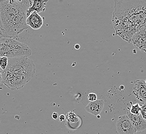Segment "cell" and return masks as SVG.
<instances>
[{
	"label": "cell",
	"mask_w": 146,
	"mask_h": 134,
	"mask_svg": "<svg viewBox=\"0 0 146 134\" xmlns=\"http://www.w3.org/2000/svg\"><path fill=\"white\" fill-rule=\"evenodd\" d=\"M114 9L115 34L131 43L135 34L146 26V0H115Z\"/></svg>",
	"instance_id": "cell-1"
},
{
	"label": "cell",
	"mask_w": 146,
	"mask_h": 134,
	"mask_svg": "<svg viewBox=\"0 0 146 134\" xmlns=\"http://www.w3.org/2000/svg\"><path fill=\"white\" fill-rule=\"evenodd\" d=\"M30 0L0 1V23L6 37L15 39L28 28L27 11Z\"/></svg>",
	"instance_id": "cell-2"
},
{
	"label": "cell",
	"mask_w": 146,
	"mask_h": 134,
	"mask_svg": "<svg viewBox=\"0 0 146 134\" xmlns=\"http://www.w3.org/2000/svg\"><path fill=\"white\" fill-rule=\"evenodd\" d=\"M35 71L34 62L28 57L9 58L7 67L2 73V83L9 89H20L34 77Z\"/></svg>",
	"instance_id": "cell-3"
},
{
	"label": "cell",
	"mask_w": 146,
	"mask_h": 134,
	"mask_svg": "<svg viewBox=\"0 0 146 134\" xmlns=\"http://www.w3.org/2000/svg\"><path fill=\"white\" fill-rule=\"evenodd\" d=\"M32 55V51L26 44L8 37L0 38V57L9 58L28 57Z\"/></svg>",
	"instance_id": "cell-4"
},
{
	"label": "cell",
	"mask_w": 146,
	"mask_h": 134,
	"mask_svg": "<svg viewBox=\"0 0 146 134\" xmlns=\"http://www.w3.org/2000/svg\"><path fill=\"white\" fill-rule=\"evenodd\" d=\"M116 128L119 134H137V131L127 115L118 118Z\"/></svg>",
	"instance_id": "cell-5"
},
{
	"label": "cell",
	"mask_w": 146,
	"mask_h": 134,
	"mask_svg": "<svg viewBox=\"0 0 146 134\" xmlns=\"http://www.w3.org/2000/svg\"><path fill=\"white\" fill-rule=\"evenodd\" d=\"M134 86L133 94L138 100L143 104H146V87L145 81L143 79L136 80L134 81Z\"/></svg>",
	"instance_id": "cell-6"
},
{
	"label": "cell",
	"mask_w": 146,
	"mask_h": 134,
	"mask_svg": "<svg viewBox=\"0 0 146 134\" xmlns=\"http://www.w3.org/2000/svg\"><path fill=\"white\" fill-rule=\"evenodd\" d=\"M145 27L141 28L139 31H138L133 36L131 41V43H132L136 48H137L143 52L144 51L146 43Z\"/></svg>",
	"instance_id": "cell-7"
},
{
	"label": "cell",
	"mask_w": 146,
	"mask_h": 134,
	"mask_svg": "<svg viewBox=\"0 0 146 134\" xmlns=\"http://www.w3.org/2000/svg\"><path fill=\"white\" fill-rule=\"evenodd\" d=\"M127 116L137 131H142L146 129V120H144L141 114L137 115H133L129 111L127 112Z\"/></svg>",
	"instance_id": "cell-8"
},
{
	"label": "cell",
	"mask_w": 146,
	"mask_h": 134,
	"mask_svg": "<svg viewBox=\"0 0 146 134\" xmlns=\"http://www.w3.org/2000/svg\"><path fill=\"white\" fill-rule=\"evenodd\" d=\"M104 100L100 99L94 102H90L86 106L85 109L88 112L93 116H98L102 112L104 108Z\"/></svg>",
	"instance_id": "cell-9"
},
{
	"label": "cell",
	"mask_w": 146,
	"mask_h": 134,
	"mask_svg": "<svg viewBox=\"0 0 146 134\" xmlns=\"http://www.w3.org/2000/svg\"><path fill=\"white\" fill-rule=\"evenodd\" d=\"M43 24V19L36 11L33 12L27 19V25L34 30H39Z\"/></svg>",
	"instance_id": "cell-10"
},
{
	"label": "cell",
	"mask_w": 146,
	"mask_h": 134,
	"mask_svg": "<svg viewBox=\"0 0 146 134\" xmlns=\"http://www.w3.org/2000/svg\"><path fill=\"white\" fill-rule=\"evenodd\" d=\"M48 2L47 0L32 1V5L27 11V18L34 11H36L38 14L39 12H44L46 10V6Z\"/></svg>",
	"instance_id": "cell-11"
},
{
	"label": "cell",
	"mask_w": 146,
	"mask_h": 134,
	"mask_svg": "<svg viewBox=\"0 0 146 134\" xmlns=\"http://www.w3.org/2000/svg\"><path fill=\"white\" fill-rule=\"evenodd\" d=\"M65 118L70 123H76L78 121V116L72 111L68 112L65 116Z\"/></svg>",
	"instance_id": "cell-12"
},
{
	"label": "cell",
	"mask_w": 146,
	"mask_h": 134,
	"mask_svg": "<svg viewBox=\"0 0 146 134\" xmlns=\"http://www.w3.org/2000/svg\"><path fill=\"white\" fill-rule=\"evenodd\" d=\"M131 107L129 109V112L133 115H137L141 114V107L138 103L133 104L132 102H130Z\"/></svg>",
	"instance_id": "cell-13"
},
{
	"label": "cell",
	"mask_w": 146,
	"mask_h": 134,
	"mask_svg": "<svg viewBox=\"0 0 146 134\" xmlns=\"http://www.w3.org/2000/svg\"><path fill=\"white\" fill-rule=\"evenodd\" d=\"M9 63V58L5 57H0V67L4 71L5 70L6 67H7Z\"/></svg>",
	"instance_id": "cell-14"
},
{
	"label": "cell",
	"mask_w": 146,
	"mask_h": 134,
	"mask_svg": "<svg viewBox=\"0 0 146 134\" xmlns=\"http://www.w3.org/2000/svg\"><path fill=\"white\" fill-rule=\"evenodd\" d=\"M88 100L90 101V102H94L98 100V97L96 93H90L88 96Z\"/></svg>",
	"instance_id": "cell-15"
},
{
	"label": "cell",
	"mask_w": 146,
	"mask_h": 134,
	"mask_svg": "<svg viewBox=\"0 0 146 134\" xmlns=\"http://www.w3.org/2000/svg\"><path fill=\"white\" fill-rule=\"evenodd\" d=\"M141 114L144 120H146V104H143L141 107Z\"/></svg>",
	"instance_id": "cell-16"
},
{
	"label": "cell",
	"mask_w": 146,
	"mask_h": 134,
	"mask_svg": "<svg viewBox=\"0 0 146 134\" xmlns=\"http://www.w3.org/2000/svg\"><path fill=\"white\" fill-rule=\"evenodd\" d=\"M52 118L54 119V120H57L58 118H59L58 113H56V112H54V113L52 114Z\"/></svg>",
	"instance_id": "cell-17"
},
{
	"label": "cell",
	"mask_w": 146,
	"mask_h": 134,
	"mask_svg": "<svg viewBox=\"0 0 146 134\" xmlns=\"http://www.w3.org/2000/svg\"><path fill=\"white\" fill-rule=\"evenodd\" d=\"M59 120H60V122H63V121H64L65 119H66L65 118V116L64 115H61L60 116V117H59Z\"/></svg>",
	"instance_id": "cell-18"
},
{
	"label": "cell",
	"mask_w": 146,
	"mask_h": 134,
	"mask_svg": "<svg viewBox=\"0 0 146 134\" xmlns=\"http://www.w3.org/2000/svg\"><path fill=\"white\" fill-rule=\"evenodd\" d=\"M1 37H6L5 36V35L4 34V33H3V31H2V28H1V24H0V38Z\"/></svg>",
	"instance_id": "cell-19"
},
{
	"label": "cell",
	"mask_w": 146,
	"mask_h": 134,
	"mask_svg": "<svg viewBox=\"0 0 146 134\" xmlns=\"http://www.w3.org/2000/svg\"><path fill=\"white\" fill-rule=\"evenodd\" d=\"M80 48V45H78V44H77V45H75V49L76 50H79Z\"/></svg>",
	"instance_id": "cell-20"
},
{
	"label": "cell",
	"mask_w": 146,
	"mask_h": 134,
	"mask_svg": "<svg viewBox=\"0 0 146 134\" xmlns=\"http://www.w3.org/2000/svg\"><path fill=\"white\" fill-rule=\"evenodd\" d=\"M2 72H1V71L0 70V84L2 83Z\"/></svg>",
	"instance_id": "cell-21"
},
{
	"label": "cell",
	"mask_w": 146,
	"mask_h": 134,
	"mask_svg": "<svg viewBox=\"0 0 146 134\" xmlns=\"http://www.w3.org/2000/svg\"><path fill=\"white\" fill-rule=\"evenodd\" d=\"M145 34H146V26L145 27ZM143 52H146V46H145V49H144V51H143Z\"/></svg>",
	"instance_id": "cell-22"
},
{
	"label": "cell",
	"mask_w": 146,
	"mask_h": 134,
	"mask_svg": "<svg viewBox=\"0 0 146 134\" xmlns=\"http://www.w3.org/2000/svg\"><path fill=\"white\" fill-rule=\"evenodd\" d=\"M145 84H146V79L145 80Z\"/></svg>",
	"instance_id": "cell-23"
},
{
	"label": "cell",
	"mask_w": 146,
	"mask_h": 134,
	"mask_svg": "<svg viewBox=\"0 0 146 134\" xmlns=\"http://www.w3.org/2000/svg\"><path fill=\"white\" fill-rule=\"evenodd\" d=\"M0 24H1V23H0Z\"/></svg>",
	"instance_id": "cell-24"
}]
</instances>
